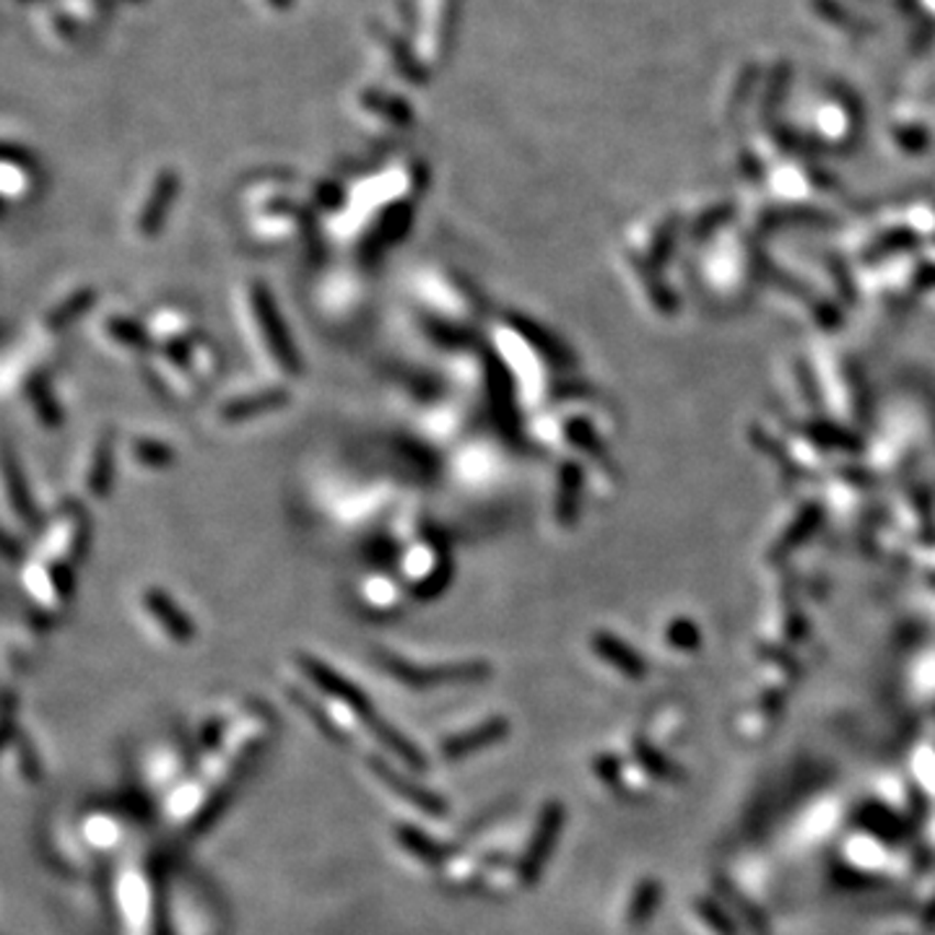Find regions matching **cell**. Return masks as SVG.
I'll return each instance as SVG.
<instances>
[{"mask_svg": "<svg viewBox=\"0 0 935 935\" xmlns=\"http://www.w3.org/2000/svg\"><path fill=\"white\" fill-rule=\"evenodd\" d=\"M369 727V731H372V735H377V741H380V744L388 748V752H392L398 756V759H401L405 767H411L413 772H424L426 769V759L424 756H421V752L416 746L411 744L409 738H405V735H401L396 731V727L392 725H388L385 723V720H380V717H372V720H367V723H364Z\"/></svg>", "mask_w": 935, "mask_h": 935, "instance_id": "ba28073f", "label": "cell"}, {"mask_svg": "<svg viewBox=\"0 0 935 935\" xmlns=\"http://www.w3.org/2000/svg\"><path fill=\"white\" fill-rule=\"evenodd\" d=\"M699 912H702V917H704V920H710V923L717 927V933H720V935H735V927H733V923H731V920H727V917H723V912H720L715 904L702 902V904H699Z\"/></svg>", "mask_w": 935, "mask_h": 935, "instance_id": "5bb4252c", "label": "cell"}, {"mask_svg": "<svg viewBox=\"0 0 935 935\" xmlns=\"http://www.w3.org/2000/svg\"><path fill=\"white\" fill-rule=\"evenodd\" d=\"M507 733H510V723H507L504 717H491L487 723L474 727V731L447 738L445 744H442V756L449 761L466 759V756L481 752V748L504 741Z\"/></svg>", "mask_w": 935, "mask_h": 935, "instance_id": "8992f818", "label": "cell"}, {"mask_svg": "<svg viewBox=\"0 0 935 935\" xmlns=\"http://www.w3.org/2000/svg\"><path fill=\"white\" fill-rule=\"evenodd\" d=\"M564 819H567V811H564V805L556 801L546 803L544 811H541L538 824H535V832L531 842H527V849L517 868V878L525 883V887H533V883L541 878V873H544L546 862L548 858H552L556 847V839H559V834L564 830Z\"/></svg>", "mask_w": 935, "mask_h": 935, "instance_id": "6da1fadb", "label": "cell"}, {"mask_svg": "<svg viewBox=\"0 0 935 935\" xmlns=\"http://www.w3.org/2000/svg\"><path fill=\"white\" fill-rule=\"evenodd\" d=\"M660 894L663 889L655 878H647V881L639 883L630 902V912H626V920H630L632 927H642L649 923V917L655 915V910H658L660 904Z\"/></svg>", "mask_w": 935, "mask_h": 935, "instance_id": "30bf717a", "label": "cell"}, {"mask_svg": "<svg viewBox=\"0 0 935 935\" xmlns=\"http://www.w3.org/2000/svg\"><path fill=\"white\" fill-rule=\"evenodd\" d=\"M369 767H372V772L380 777V780L388 784V788L396 792V795H401L403 801H409L411 805H416L419 811H424L426 816L434 819H445L447 816V803L445 798H439L437 792L424 788V784H419L416 780H411V777H405L401 772H396V769L388 767L382 759H372L369 761Z\"/></svg>", "mask_w": 935, "mask_h": 935, "instance_id": "277c9868", "label": "cell"}, {"mask_svg": "<svg viewBox=\"0 0 935 935\" xmlns=\"http://www.w3.org/2000/svg\"><path fill=\"white\" fill-rule=\"evenodd\" d=\"M637 759L645 764V769L653 777H658V780H668V782H676V780H681L683 777V772L681 769L676 767V764H670L666 756L663 754H658L655 752L653 746H647V744H637Z\"/></svg>", "mask_w": 935, "mask_h": 935, "instance_id": "8fae6325", "label": "cell"}, {"mask_svg": "<svg viewBox=\"0 0 935 935\" xmlns=\"http://www.w3.org/2000/svg\"><path fill=\"white\" fill-rule=\"evenodd\" d=\"M283 403H287V392H283V390H266V392H258V396L242 398V401H234L230 405H224L221 416H224L226 421H242V419L255 416V413L274 411Z\"/></svg>", "mask_w": 935, "mask_h": 935, "instance_id": "9c48e42d", "label": "cell"}, {"mask_svg": "<svg viewBox=\"0 0 935 935\" xmlns=\"http://www.w3.org/2000/svg\"><path fill=\"white\" fill-rule=\"evenodd\" d=\"M388 670L396 678H401L403 683H409L411 689H432L439 683H455V681H478V678H487L491 668L487 663H458V666H442V668H416L405 666L401 660H388Z\"/></svg>", "mask_w": 935, "mask_h": 935, "instance_id": "3957f363", "label": "cell"}, {"mask_svg": "<svg viewBox=\"0 0 935 935\" xmlns=\"http://www.w3.org/2000/svg\"><path fill=\"white\" fill-rule=\"evenodd\" d=\"M595 649L603 655L605 660H611L613 666L621 668V670H626V674H630V676H642V666L637 663V658H634L632 653H626V649L621 647V645H616V642H613V639L598 637L595 639Z\"/></svg>", "mask_w": 935, "mask_h": 935, "instance_id": "7c38bea8", "label": "cell"}, {"mask_svg": "<svg viewBox=\"0 0 935 935\" xmlns=\"http://www.w3.org/2000/svg\"><path fill=\"white\" fill-rule=\"evenodd\" d=\"M396 839L401 842L403 849H409L413 858L426 862V866H442V862L453 858V847L442 845V842H437L434 837H430V834L416 830V826L411 824L398 826Z\"/></svg>", "mask_w": 935, "mask_h": 935, "instance_id": "52a82bcc", "label": "cell"}, {"mask_svg": "<svg viewBox=\"0 0 935 935\" xmlns=\"http://www.w3.org/2000/svg\"><path fill=\"white\" fill-rule=\"evenodd\" d=\"M299 668L304 670V676L310 678V681H315V687L323 689L325 694H331L333 699H338L341 704H346L348 710L356 712V715L364 720V723L377 715L375 706L369 704L367 694H364L356 683L346 681L344 676L327 668L325 663H320L315 658H299Z\"/></svg>", "mask_w": 935, "mask_h": 935, "instance_id": "7a4b0ae2", "label": "cell"}, {"mask_svg": "<svg viewBox=\"0 0 935 935\" xmlns=\"http://www.w3.org/2000/svg\"><path fill=\"white\" fill-rule=\"evenodd\" d=\"M592 769H595V777H598V780H603L605 784H616V782H619L621 767H619V759H616V756H611V754L598 756L595 764H592Z\"/></svg>", "mask_w": 935, "mask_h": 935, "instance_id": "4fadbf2b", "label": "cell"}, {"mask_svg": "<svg viewBox=\"0 0 935 935\" xmlns=\"http://www.w3.org/2000/svg\"><path fill=\"white\" fill-rule=\"evenodd\" d=\"M219 738H221V727L219 725H211V731H205V735H203V746L205 748H213L219 744Z\"/></svg>", "mask_w": 935, "mask_h": 935, "instance_id": "9a60e30c", "label": "cell"}, {"mask_svg": "<svg viewBox=\"0 0 935 935\" xmlns=\"http://www.w3.org/2000/svg\"><path fill=\"white\" fill-rule=\"evenodd\" d=\"M253 302H255V312H258L263 335H266V341H268L270 352H274V356H276V361L281 364L283 369H289V372H297L299 359L294 354V346L289 344V335H287V331H283L274 299L268 297V291L263 287H255Z\"/></svg>", "mask_w": 935, "mask_h": 935, "instance_id": "5b68a950", "label": "cell"}]
</instances>
